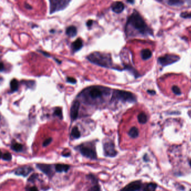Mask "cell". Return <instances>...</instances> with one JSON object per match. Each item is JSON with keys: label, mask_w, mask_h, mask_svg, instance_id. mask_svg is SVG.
<instances>
[{"label": "cell", "mask_w": 191, "mask_h": 191, "mask_svg": "<svg viewBox=\"0 0 191 191\" xmlns=\"http://www.w3.org/2000/svg\"><path fill=\"white\" fill-rule=\"evenodd\" d=\"M129 26H131L133 29L142 35H146L152 33L151 30L146 25L143 19L140 14L136 11L128 18L126 27Z\"/></svg>", "instance_id": "obj_1"}, {"label": "cell", "mask_w": 191, "mask_h": 191, "mask_svg": "<svg viewBox=\"0 0 191 191\" xmlns=\"http://www.w3.org/2000/svg\"><path fill=\"white\" fill-rule=\"evenodd\" d=\"M83 97L88 103H94L100 99H102L105 95L109 94V90L101 86H95L85 89L83 92Z\"/></svg>", "instance_id": "obj_2"}, {"label": "cell", "mask_w": 191, "mask_h": 191, "mask_svg": "<svg viewBox=\"0 0 191 191\" xmlns=\"http://www.w3.org/2000/svg\"><path fill=\"white\" fill-rule=\"evenodd\" d=\"M87 59L92 63L99 66L106 68L112 67V58L109 54L95 52L89 54L87 57Z\"/></svg>", "instance_id": "obj_3"}, {"label": "cell", "mask_w": 191, "mask_h": 191, "mask_svg": "<svg viewBox=\"0 0 191 191\" xmlns=\"http://www.w3.org/2000/svg\"><path fill=\"white\" fill-rule=\"evenodd\" d=\"M112 99L129 103H132L136 101L135 95L131 92L119 90H116L114 91Z\"/></svg>", "instance_id": "obj_4"}, {"label": "cell", "mask_w": 191, "mask_h": 191, "mask_svg": "<svg viewBox=\"0 0 191 191\" xmlns=\"http://www.w3.org/2000/svg\"><path fill=\"white\" fill-rule=\"evenodd\" d=\"M71 1L68 0H50V14H52L57 11L62 10L68 5Z\"/></svg>", "instance_id": "obj_5"}, {"label": "cell", "mask_w": 191, "mask_h": 191, "mask_svg": "<svg viewBox=\"0 0 191 191\" xmlns=\"http://www.w3.org/2000/svg\"><path fill=\"white\" fill-rule=\"evenodd\" d=\"M179 59V57L174 54H166L158 59L159 63L163 66L172 64Z\"/></svg>", "instance_id": "obj_6"}, {"label": "cell", "mask_w": 191, "mask_h": 191, "mask_svg": "<svg viewBox=\"0 0 191 191\" xmlns=\"http://www.w3.org/2000/svg\"><path fill=\"white\" fill-rule=\"evenodd\" d=\"M103 149H104V155L106 157H114L116 156L117 152L115 150L114 145L113 142L111 141L105 142L104 143Z\"/></svg>", "instance_id": "obj_7"}, {"label": "cell", "mask_w": 191, "mask_h": 191, "mask_svg": "<svg viewBox=\"0 0 191 191\" xmlns=\"http://www.w3.org/2000/svg\"><path fill=\"white\" fill-rule=\"evenodd\" d=\"M80 151L81 154L85 157L86 158H89L90 159H97V153L94 150L89 147L81 146L80 148Z\"/></svg>", "instance_id": "obj_8"}, {"label": "cell", "mask_w": 191, "mask_h": 191, "mask_svg": "<svg viewBox=\"0 0 191 191\" xmlns=\"http://www.w3.org/2000/svg\"><path fill=\"white\" fill-rule=\"evenodd\" d=\"M80 106V103L79 101L75 100L73 102L70 110V115L72 121H75L77 118Z\"/></svg>", "instance_id": "obj_9"}, {"label": "cell", "mask_w": 191, "mask_h": 191, "mask_svg": "<svg viewBox=\"0 0 191 191\" xmlns=\"http://www.w3.org/2000/svg\"><path fill=\"white\" fill-rule=\"evenodd\" d=\"M141 183L140 181H134L128 184L122 191H137L140 190Z\"/></svg>", "instance_id": "obj_10"}, {"label": "cell", "mask_w": 191, "mask_h": 191, "mask_svg": "<svg viewBox=\"0 0 191 191\" xmlns=\"http://www.w3.org/2000/svg\"><path fill=\"white\" fill-rule=\"evenodd\" d=\"M32 171H33L32 168L30 166H23L17 169L15 172V174L17 175H21L25 177L29 174Z\"/></svg>", "instance_id": "obj_11"}, {"label": "cell", "mask_w": 191, "mask_h": 191, "mask_svg": "<svg viewBox=\"0 0 191 191\" xmlns=\"http://www.w3.org/2000/svg\"><path fill=\"white\" fill-rule=\"evenodd\" d=\"M111 8L112 11L115 13L120 14L123 11L125 8V5L121 2H115L112 4Z\"/></svg>", "instance_id": "obj_12"}, {"label": "cell", "mask_w": 191, "mask_h": 191, "mask_svg": "<svg viewBox=\"0 0 191 191\" xmlns=\"http://www.w3.org/2000/svg\"><path fill=\"white\" fill-rule=\"evenodd\" d=\"M37 167L41 170L42 172H43L44 174H46L48 176H52V170L51 165H48V164H39L37 165Z\"/></svg>", "instance_id": "obj_13"}, {"label": "cell", "mask_w": 191, "mask_h": 191, "mask_svg": "<svg viewBox=\"0 0 191 191\" xmlns=\"http://www.w3.org/2000/svg\"><path fill=\"white\" fill-rule=\"evenodd\" d=\"M83 41L81 39L78 38L76 39L75 42L72 43V48L74 52H77L80 50H81L83 47Z\"/></svg>", "instance_id": "obj_14"}, {"label": "cell", "mask_w": 191, "mask_h": 191, "mask_svg": "<svg viewBox=\"0 0 191 191\" xmlns=\"http://www.w3.org/2000/svg\"><path fill=\"white\" fill-rule=\"evenodd\" d=\"M70 169V166L66 165V164H58L56 165L55 166V169L56 171L58 173H61V172H67L68 170Z\"/></svg>", "instance_id": "obj_15"}, {"label": "cell", "mask_w": 191, "mask_h": 191, "mask_svg": "<svg viewBox=\"0 0 191 191\" xmlns=\"http://www.w3.org/2000/svg\"><path fill=\"white\" fill-rule=\"evenodd\" d=\"M66 34L70 37H74L77 34V28L75 26H70L66 29Z\"/></svg>", "instance_id": "obj_16"}, {"label": "cell", "mask_w": 191, "mask_h": 191, "mask_svg": "<svg viewBox=\"0 0 191 191\" xmlns=\"http://www.w3.org/2000/svg\"><path fill=\"white\" fill-rule=\"evenodd\" d=\"M141 58L143 60H147L151 58L152 56V53L149 49H145L141 51Z\"/></svg>", "instance_id": "obj_17"}, {"label": "cell", "mask_w": 191, "mask_h": 191, "mask_svg": "<svg viewBox=\"0 0 191 191\" xmlns=\"http://www.w3.org/2000/svg\"><path fill=\"white\" fill-rule=\"evenodd\" d=\"M139 134V130L135 127H132L128 132V135L133 139H135L137 137H138Z\"/></svg>", "instance_id": "obj_18"}, {"label": "cell", "mask_w": 191, "mask_h": 191, "mask_svg": "<svg viewBox=\"0 0 191 191\" xmlns=\"http://www.w3.org/2000/svg\"><path fill=\"white\" fill-rule=\"evenodd\" d=\"M137 119L138 121L141 123V124H145L148 121V117L145 113H140L137 116Z\"/></svg>", "instance_id": "obj_19"}, {"label": "cell", "mask_w": 191, "mask_h": 191, "mask_svg": "<svg viewBox=\"0 0 191 191\" xmlns=\"http://www.w3.org/2000/svg\"><path fill=\"white\" fill-rule=\"evenodd\" d=\"M19 88L18 82L16 79H13L10 82V88L12 92H16Z\"/></svg>", "instance_id": "obj_20"}, {"label": "cell", "mask_w": 191, "mask_h": 191, "mask_svg": "<svg viewBox=\"0 0 191 191\" xmlns=\"http://www.w3.org/2000/svg\"><path fill=\"white\" fill-rule=\"evenodd\" d=\"M157 185L155 183H149L144 188V191H155Z\"/></svg>", "instance_id": "obj_21"}, {"label": "cell", "mask_w": 191, "mask_h": 191, "mask_svg": "<svg viewBox=\"0 0 191 191\" xmlns=\"http://www.w3.org/2000/svg\"><path fill=\"white\" fill-rule=\"evenodd\" d=\"M166 2L169 5H170V6H179L183 4L184 1H179V0H169V1H168Z\"/></svg>", "instance_id": "obj_22"}, {"label": "cell", "mask_w": 191, "mask_h": 191, "mask_svg": "<svg viewBox=\"0 0 191 191\" xmlns=\"http://www.w3.org/2000/svg\"><path fill=\"white\" fill-rule=\"evenodd\" d=\"M71 135L75 139H79L80 137L81 134L79 128L77 127H74L71 131Z\"/></svg>", "instance_id": "obj_23"}, {"label": "cell", "mask_w": 191, "mask_h": 191, "mask_svg": "<svg viewBox=\"0 0 191 191\" xmlns=\"http://www.w3.org/2000/svg\"><path fill=\"white\" fill-rule=\"evenodd\" d=\"M11 148L15 151L20 152L23 150V145L19 143H15L11 146Z\"/></svg>", "instance_id": "obj_24"}, {"label": "cell", "mask_w": 191, "mask_h": 191, "mask_svg": "<svg viewBox=\"0 0 191 191\" xmlns=\"http://www.w3.org/2000/svg\"><path fill=\"white\" fill-rule=\"evenodd\" d=\"M1 159L3 160H5V161H10L12 159V155L9 152H6V153H4L2 155Z\"/></svg>", "instance_id": "obj_25"}, {"label": "cell", "mask_w": 191, "mask_h": 191, "mask_svg": "<svg viewBox=\"0 0 191 191\" xmlns=\"http://www.w3.org/2000/svg\"><path fill=\"white\" fill-rule=\"evenodd\" d=\"M54 115L58 117L61 119H62V112L61 108H59V107L56 108L54 109Z\"/></svg>", "instance_id": "obj_26"}, {"label": "cell", "mask_w": 191, "mask_h": 191, "mask_svg": "<svg viewBox=\"0 0 191 191\" xmlns=\"http://www.w3.org/2000/svg\"><path fill=\"white\" fill-rule=\"evenodd\" d=\"M172 91L173 92V93L177 95H181L182 92L180 90V89L177 86H173L172 88Z\"/></svg>", "instance_id": "obj_27"}, {"label": "cell", "mask_w": 191, "mask_h": 191, "mask_svg": "<svg viewBox=\"0 0 191 191\" xmlns=\"http://www.w3.org/2000/svg\"><path fill=\"white\" fill-rule=\"evenodd\" d=\"M52 141V138H48V139H47V140H46L44 141L43 142V146L44 147L47 146L48 145H50Z\"/></svg>", "instance_id": "obj_28"}, {"label": "cell", "mask_w": 191, "mask_h": 191, "mask_svg": "<svg viewBox=\"0 0 191 191\" xmlns=\"http://www.w3.org/2000/svg\"><path fill=\"white\" fill-rule=\"evenodd\" d=\"M25 83L26 85L28 86V88H32V86H34V85H35V82L33 81H26Z\"/></svg>", "instance_id": "obj_29"}, {"label": "cell", "mask_w": 191, "mask_h": 191, "mask_svg": "<svg viewBox=\"0 0 191 191\" xmlns=\"http://www.w3.org/2000/svg\"><path fill=\"white\" fill-rule=\"evenodd\" d=\"M88 191H100V187L98 185H95L90 188Z\"/></svg>", "instance_id": "obj_30"}, {"label": "cell", "mask_w": 191, "mask_h": 191, "mask_svg": "<svg viewBox=\"0 0 191 191\" xmlns=\"http://www.w3.org/2000/svg\"><path fill=\"white\" fill-rule=\"evenodd\" d=\"M67 81L69 83H72V84H75L76 83V80L74 78L70 77H67Z\"/></svg>", "instance_id": "obj_31"}, {"label": "cell", "mask_w": 191, "mask_h": 191, "mask_svg": "<svg viewBox=\"0 0 191 191\" xmlns=\"http://www.w3.org/2000/svg\"><path fill=\"white\" fill-rule=\"evenodd\" d=\"M181 17H182L183 18H190L191 17V13L182 12L181 15Z\"/></svg>", "instance_id": "obj_32"}, {"label": "cell", "mask_w": 191, "mask_h": 191, "mask_svg": "<svg viewBox=\"0 0 191 191\" xmlns=\"http://www.w3.org/2000/svg\"><path fill=\"white\" fill-rule=\"evenodd\" d=\"M37 176H38V175L37 174H34L32 175L30 177V178L28 179V181H34V180H35L36 179V178H37Z\"/></svg>", "instance_id": "obj_33"}, {"label": "cell", "mask_w": 191, "mask_h": 191, "mask_svg": "<svg viewBox=\"0 0 191 191\" xmlns=\"http://www.w3.org/2000/svg\"><path fill=\"white\" fill-rule=\"evenodd\" d=\"M92 20H89L88 22H87V23H86V25H87V26H89V27H90L91 26H92Z\"/></svg>", "instance_id": "obj_34"}, {"label": "cell", "mask_w": 191, "mask_h": 191, "mask_svg": "<svg viewBox=\"0 0 191 191\" xmlns=\"http://www.w3.org/2000/svg\"><path fill=\"white\" fill-rule=\"evenodd\" d=\"M29 191H39V190L37 188V187H32V188H30Z\"/></svg>", "instance_id": "obj_35"}, {"label": "cell", "mask_w": 191, "mask_h": 191, "mask_svg": "<svg viewBox=\"0 0 191 191\" xmlns=\"http://www.w3.org/2000/svg\"><path fill=\"white\" fill-rule=\"evenodd\" d=\"M148 92H149V93H150V94H151V95H154L155 94V91H154V90H148Z\"/></svg>", "instance_id": "obj_36"}, {"label": "cell", "mask_w": 191, "mask_h": 191, "mask_svg": "<svg viewBox=\"0 0 191 191\" xmlns=\"http://www.w3.org/2000/svg\"><path fill=\"white\" fill-rule=\"evenodd\" d=\"M3 63L2 62V63H1V72L3 71Z\"/></svg>", "instance_id": "obj_37"}, {"label": "cell", "mask_w": 191, "mask_h": 191, "mask_svg": "<svg viewBox=\"0 0 191 191\" xmlns=\"http://www.w3.org/2000/svg\"><path fill=\"white\" fill-rule=\"evenodd\" d=\"M25 8H27V9H29V8H32V7H31V6H30L29 5V4H26V5H25Z\"/></svg>", "instance_id": "obj_38"}, {"label": "cell", "mask_w": 191, "mask_h": 191, "mask_svg": "<svg viewBox=\"0 0 191 191\" xmlns=\"http://www.w3.org/2000/svg\"><path fill=\"white\" fill-rule=\"evenodd\" d=\"M190 166H191V160H190Z\"/></svg>", "instance_id": "obj_39"}, {"label": "cell", "mask_w": 191, "mask_h": 191, "mask_svg": "<svg viewBox=\"0 0 191 191\" xmlns=\"http://www.w3.org/2000/svg\"></svg>", "instance_id": "obj_40"}]
</instances>
